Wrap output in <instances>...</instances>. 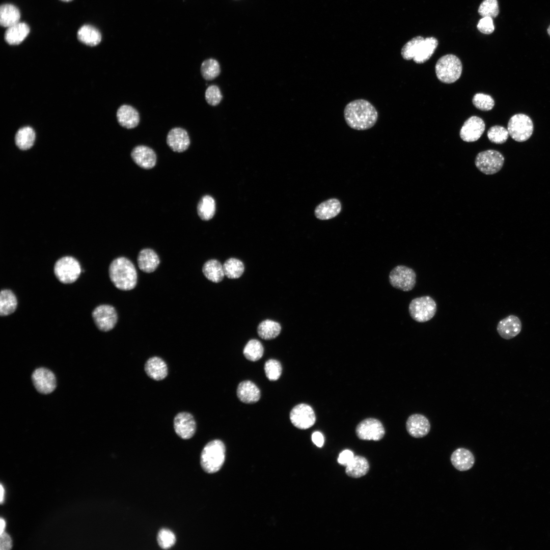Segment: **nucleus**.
I'll return each mask as SVG.
<instances>
[{
	"instance_id": "1",
	"label": "nucleus",
	"mask_w": 550,
	"mask_h": 550,
	"mask_svg": "<svg viewBox=\"0 0 550 550\" xmlns=\"http://www.w3.org/2000/svg\"><path fill=\"white\" fill-rule=\"evenodd\" d=\"M344 117L351 128L365 130L372 127L378 119L375 107L365 99H356L349 102L345 107Z\"/></svg>"
},
{
	"instance_id": "2",
	"label": "nucleus",
	"mask_w": 550,
	"mask_h": 550,
	"mask_svg": "<svg viewBox=\"0 0 550 550\" xmlns=\"http://www.w3.org/2000/svg\"><path fill=\"white\" fill-rule=\"evenodd\" d=\"M109 278L115 286L122 290L133 289L137 283V272L133 263L121 257L114 259L109 267Z\"/></svg>"
},
{
	"instance_id": "3",
	"label": "nucleus",
	"mask_w": 550,
	"mask_h": 550,
	"mask_svg": "<svg viewBox=\"0 0 550 550\" xmlns=\"http://www.w3.org/2000/svg\"><path fill=\"white\" fill-rule=\"evenodd\" d=\"M225 445L221 440L207 443L201 454L200 463L203 470L208 473L218 471L225 461Z\"/></svg>"
},
{
	"instance_id": "4",
	"label": "nucleus",
	"mask_w": 550,
	"mask_h": 550,
	"mask_svg": "<svg viewBox=\"0 0 550 550\" xmlns=\"http://www.w3.org/2000/svg\"><path fill=\"white\" fill-rule=\"evenodd\" d=\"M435 70L437 78L442 82L451 84L461 76L462 65L460 59L452 54L445 55L437 61Z\"/></svg>"
},
{
	"instance_id": "5",
	"label": "nucleus",
	"mask_w": 550,
	"mask_h": 550,
	"mask_svg": "<svg viewBox=\"0 0 550 550\" xmlns=\"http://www.w3.org/2000/svg\"><path fill=\"white\" fill-rule=\"evenodd\" d=\"M436 309V302L429 296L414 298L408 307L410 317L418 322H425L431 319L434 316Z\"/></svg>"
},
{
	"instance_id": "6",
	"label": "nucleus",
	"mask_w": 550,
	"mask_h": 550,
	"mask_svg": "<svg viewBox=\"0 0 550 550\" xmlns=\"http://www.w3.org/2000/svg\"><path fill=\"white\" fill-rule=\"evenodd\" d=\"M533 129L532 120L524 114H517L512 116L507 125L509 135L518 142L528 140L531 136Z\"/></svg>"
},
{
	"instance_id": "7",
	"label": "nucleus",
	"mask_w": 550,
	"mask_h": 550,
	"mask_svg": "<svg viewBox=\"0 0 550 550\" xmlns=\"http://www.w3.org/2000/svg\"><path fill=\"white\" fill-rule=\"evenodd\" d=\"M54 272L58 280L64 284L76 281L81 273L79 262L74 257L65 256L58 260L54 266Z\"/></svg>"
},
{
	"instance_id": "8",
	"label": "nucleus",
	"mask_w": 550,
	"mask_h": 550,
	"mask_svg": "<svg viewBox=\"0 0 550 550\" xmlns=\"http://www.w3.org/2000/svg\"><path fill=\"white\" fill-rule=\"evenodd\" d=\"M504 163V157L499 151L487 150L479 152L476 156L475 164L477 168L486 175L498 172Z\"/></svg>"
},
{
	"instance_id": "9",
	"label": "nucleus",
	"mask_w": 550,
	"mask_h": 550,
	"mask_svg": "<svg viewBox=\"0 0 550 550\" xmlns=\"http://www.w3.org/2000/svg\"><path fill=\"white\" fill-rule=\"evenodd\" d=\"M389 282L394 288L403 291H409L416 283V273L411 268L404 265H397L389 274Z\"/></svg>"
},
{
	"instance_id": "10",
	"label": "nucleus",
	"mask_w": 550,
	"mask_h": 550,
	"mask_svg": "<svg viewBox=\"0 0 550 550\" xmlns=\"http://www.w3.org/2000/svg\"><path fill=\"white\" fill-rule=\"evenodd\" d=\"M92 317L99 329L107 332L115 326L118 316L114 307L108 305H102L95 308L92 312Z\"/></svg>"
},
{
	"instance_id": "11",
	"label": "nucleus",
	"mask_w": 550,
	"mask_h": 550,
	"mask_svg": "<svg viewBox=\"0 0 550 550\" xmlns=\"http://www.w3.org/2000/svg\"><path fill=\"white\" fill-rule=\"evenodd\" d=\"M290 419L295 427L300 429H306L314 424L316 417L313 409L310 406L305 403H301L292 409L290 413Z\"/></svg>"
},
{
	"instance_id": "12",
	"label": "nucleus",
	"mask_w": 550,
	"mask_h": 550,
	"mask_svg": "<svg viewBox=\"0 0 550 550\" xmlns=\"http://www.w3.org/2000/svg\"><path fill=\"white\" fill-rule=\"evenodd\" d=\"M357 436L363 440L379 441L384 435V429L381 423L374 418H368L361 422L356 426Z\"/></svg>"
},
{
	"instance_id": "13",
	"label": "nucleus",
	"mask_w": 550,
	"mask_h": 550,
	"mask_svg": "<svg viewBox=\"0 0 550 550\" xmlns=\"http://www.w3.org/2000/svg\"><path fill=\"white\" fill-rule=\"evenodd\" d=\"M32 379L36 389L41 394H49L56 388L55 375L46 368L36 369L32 374Z\"/></svg>"
},
{
	"instance_id": "14",
	"label": "nucleus",
	"mask_w": 550,
	"mask_h": 550,
	"mask_svg": "<svg viewBox=\"0 0 550 550\" xmlns=\"http://www.w3.org/2000/svg\"><path fill=\"white\" fill-rule=\"evenodd\" d=\"M485 128V123L481 118L472 116L463 123L460 130V136L464 142H475L481 136Z\"/></svg>"
},
{
	"instance_id": "15",
	"label": "nucleus",
	"mask_w": 550,
	"mask_h": 550,
	"mask_svg": "<svg viewBox=\"0 0 550 550\" xmlns=\"http://www.w3.org/2000/svg\"><path fill=\"white\" fill-rule=\"evenodd\" d=\"M174 428L176 433L181 438H191L196 430V423L193 416L187 412H180L174 419Z\"/></svg>"
},
{
	"instance_id": "16",
	"label": "nucleus",
	"mask_w": 550,
	"mask_h": 550,
	"mask_svg": "<svg viewBox=\"0 0 550 550\" xmlns=\"http://www.w3.org/2000/svg\"><path fill=\"white\" fill-rule=\"evenodd\" d=\"M430 423L424 415L415 414L410 415L406 422V428L409 434L415 438L427 435L430 430Z\"/></svg>"
},
{
	"instance_id": "17",
	"label": "nucleus",
	"mask_w": 550,
	"mask_h": 550,
	"mask_svg": "<svg viewBox=\"0 0 550 550\" xmlns=\"http://www.w3.org/2000/svg\"><path fill=\"white\" fill-rule=\"evenodd\" d=\"M521 327L520 319L514 315H510L499 322L497 331L502 338L509 340L517 336Z\"/></svg>"
},
{
	"instance_id": "18",
	"label": "nucleus",
	"mask_w": 550,
	"mask_h": 550,
	"mask_svg": "<svg viewBox=\"0 0 550 550\" xmlns=\"http://www.w3.org/2000/svg\"><path fill=\"white\" fill-rule=\"evenodd\" d=\"M167 143L174 152H182L187 149L190 139L187 131L180 127H175L169 132Z\"/></svg>"
},
{
	"instance_id": "19",
	"label": "nucleus",
	"mask_w": 550,
	"mask_h": 550,
	"mask_svg": "<svg viewBox=\"0 0 550 550\" xmlns=\"http://www.w3.org/2000/svg\"><path fill=\"white\" fill-rule=\"evenodd\" d=\"M134 162L145 169L153 168L156 162L155 153L149 147L140 145L134 147L131 153Z\"/></svg>"
},
{
	"instance_id": "20",
	"label": "nucleus",
	"mask_w": 550,
	"mask_h": 550,
	"mask_svg": "<svg viewBox=\"0 0 550 550\" xmlns=\"http://www.w3.org/2000/svg\"><path fill=\"white\" fill-rule=\"evenodd\" d=\"M117 118L119 124L127 129L136 127L140 122L138 112L132 106L124 104L117 110Z\"/></svg>"
},
{
	"instance_id": "21",
	"label": "nucleus",
	"mask_w": 550,
	"mask_h": 550,
	"mask_svg": "<svg viewBox=\"0 0 550 550\" xmlns=\"http://www.w3.org/2000/svg\"><path fill=\"white\" fill-rule=\"evenodd\" d=\"M145 371L150 378L157 381L164 379L168 375L167 364L158 356L151 357L147 361Z\"/></svg>"
},
{
	"instance_id": "22",
	"label": "nucleus",
	"mask_w": 550,
	"mask_h": 550,
	"mask_svg": "<svg viewBox=\"0 0 550 550\" xmlns=\"http://www.w3.org/2000/svg\"><path fill=\"white\" fill-rule=\"evenodd\" d=\"M454 467L460 471H466L471 469L475 463V458L469 450L459 448L455 450L450 458Z\"/></svg>"
},
{
	"instance_id": "23",
	"label": "nucleus",
	"mask_w": 550,
	"mask_h": 550,
	"mask_svg": "<svg viewBox=\"0 0 550 550\" xmlns=\"http://www.w3.org/2000/svg\"><path fill=\"white\" fill-rule=\"evenodd\" d=\"M237 396L238 399L245 403H254L260 398L261 393L259 389L253 382L245 380L241 382L237 389Z\"/></svg>"
},
{
	"instance_id": "24",
	"label": "nucleus",
	"mask_w": 550,
	"mask_h": 550,
	"mask_svg": "<svg viewBox=\"0 0 550 550\" xmlns=\"http://www.w3.org/2000/svg\"><path fill=\"white\" fill-rule=\"evenodd\" d=\"M341 210V204L337 199H331L318 205L315 210V215L321 220H326L336 216Z\"/></svg>"
},
{
	"instance_id": "25",
	"label": "nucleus",
	"mask_w": 550,
	"mask_h": 550,
	"mask_svg": "<svg viewBox=\"0 0 550 550\" xmlns=\"http://www.w3.org/2000/svg\"><path fill=\"white\" fill-rule=\"evenodd\" d=\"M438 45L437 40L433 37L424 38L419 45L414 61L417 64H422L428 61L432 56Z\"/></svg>"
},
{
	"instance_id": "26",
	"label": "nucleus",
	"mask_w": 550,
	"mask_h": 550,
	"mask_svg": "<svg viewBox=\"0 0 550 550\" xmlns=\"http://www.w3.org/2000/svg\"><path fill=\"white\" fill-rule=\"evenodd\" d=\"M30 31V27L26 23L19 22L7 28L5 33V39L10 45H18L25 39Z\"/></svg>"
},
{
	"instance_id": "27",
	"label": "nucleus",
	"mask_w": 550,
	"mask_h": 550,
	"mask_svg": "<svg viewBox=\"0 0 550 550\" xmlns=\"http://www.w3.org/2000/svg\"><path fill=\"white\" fill-rule=\"evenodd\" d=\"M159 263V257L153 250L145 249L140 252L138 263L140 269L143 271L147 273L154 271Z\"/></svg>"
},
{
	"instance_id": "28",
	"label": "nucleus",
	"mask_w": 550,
	"mask_h": 550,
	"mask_svg": "<svg viewBox=\"0 0 550 550\" xmlns=\"http://www.w3.org/2000/svg\"><path fill=\"white\" fill-rule=\"evenodd\" d=\"M20 18L19 9L14 5L5 4L0 8V23L5 28H9L18 23Z\"/></svg>"
},
{
	"instance_id": "29",
	"label": "nucleus",
	"mask_w": 550,
	"mask_h": 550,
	"mask_svg": "<svg viewBox=\"0 0 550 550\" xmlns=\"http://www.w3.org/2000/svg\"><path fill=\"white\" fill-rule=\"evenodd\" d=\"M369 470L367 460L361 456H354L346 466V474L352 478H358L365 475Z\"/></svg>"
},
{
	"instance_id": "30",
	"label": "nucleus",
	"mask_w": 550,
	"mask_h": 550,
	"mask_svg": "<svg viewBox=\"0 0 550 550\" xmlns=\"http://www.w3.org/2000/svg\"><path fill=\"white\" fill-rule=\"evenodd\" d=\"M77 38L82 43L94 46L101 42V35L99 31L94 26L84 25L78 30Z\"/></svg>"
},
{
	"instance_id": "31",
	"label": "nucleus",
	"mask_w": 550,
	"mask_h": 550,
	"mask_svg": "<svg viewBox=\"0 0 550 550\" xmlns=\"http://www.w3.org/2000/svg\"><path fill=\"white\" fill-rule=\"evenodd\" d=\"M202 271L206 278L214 283L222 281L225 273L223 266L215 259H211L205 263Z\"/></svg>"
},
{
	"instance_id": "32",
	"label": "nucleus",
	"mask_w": 550,
	"mask_h": 550,
	"mask_svg": "<svg viewBox=\"0 0 550 550\" xmlns=\"http://www.w3.org/2000/svg\"><path fill=\"white\" fill-rule=\"evenodd\" d=\"M17 300L15 295L9 289L2 290L0 293V315L6 316L16 310Z\"/></svg>"
},
{
	"instance_id": "33",
	"label": "nucleus",
	"mask_w": 550,
	"mask_h": 550,
	"mask_svg": "<svg viewBox=\"0 0 550 550\" xmlns=\"http://www.w3.org/2000/svg\"><path fill=\"white\" fill-rule=\"evenodd\" d=\"M281 331L280 324L269 319L262 321L257 327V332L259 337L266 340L276 338L279 336Z\"/></svg>"
},
{
	"instance_id": "34",
	"label": "nucleus",
	"mask_w": 550,
	"mask_h": 550,
	"mask_svg": "<svg viewBox=\"0 0 550 550\" xmlns=\"http://www.w3.org/2000/svg\"><path fill=\"white\" fill-rule=\"evenodd\" d=\"M15 143L21 150L30 149L34 144L35 133L32 128L26 126L18 130L15 135Z\"/></svg>"
},
{
	"instance_id": "35",
	"label": "nucleus",
	"mask_w": 550,
	"mask_h": 550,
	"mask_svg": "<svg viewBox=\"0 0 550 550\" xmlns=\"http://www.w3.org/2000/svg\"><path fill=\"white\" fill-rule=\"evenodd\" d=\"M197 211L202 219H211L215 212V203L213 198L209 195L203 197L198 203Z\"/></svg>"
},
{
	"instance_id": "36",
	"label": "nucleus",
	"mask_w": 550,
	"mask_h": 550,
	"mask_svg": "<svg viewBox=\"0 0 550 550\" xmlns=\"http://www.w3.org/2000/svg\"><path fill=\"white\" fill-rule=\"evenodd\" d=\"M223 266L225 275L229 279L239 278L242 276L244 270L243 262L236 258L228 259Z\"/></svg>"
},
{
	"instance_id": "37",
	"label": "nucleus",
	"mask_w": 550,
	"mask_h": 550,
	"mask_svg": "<svg viewBox=\"0 0 550 550\" xmlns=\"http://www.w3.org/2000/svg\"><path fill=\"white\" fill-rule=\"evenodd\" d=\"M264 348L261 342L256 339L250 340L243 349V354L245 358L253 362L260 359L263 356Z\"/></svg>"
},
{
	"instance_id": "38",
	"label": "nucleus",
	"mask_w": 550,
	"mask_h": 550,
	"mask_svg": "<svg viewBox=\"0 0 550 550\" xmlns=\"http://www.w3.org/2000/svg\"><path fill=\"white\" fill-rule=\"evenodd\" d=\"M221 72L218 62L213 59L205 60L201 66V72L203 78L211 80L217 77Z\"/></svg>"
},
{
	"instance_id": "39",
	"label": "nucleus",
	"mask_w": 550,
	"mask_h": 550,
	"mask_svg": "<svg viewBox=\"0 0 550 550\" xmlns=\"http://www.w3.org/2000/svg\"><path fill=\"white\" fill-rule=\"evenodd\" d=\"M489 140L494 144H501L505 143L509 136L507 129L500 125L491 127L487 131Z\"/></svg>"
},
{
	"instance_id": "40",
	"label": "nucleus",
	"mask_w": 550,
	"mask_h": 550,
	"mask_svg": "<svg viewBox=\"0 0 550 550\" xmlns=\"http://www.w3.org/2000/svg\"><path fill=\"white\" fill-rule=\"evenodd\" d=\"M478 13L483 17H496L499 13V8L497 0H484L480 4L478 8Z\"/></svg>"
},
{
	"instance_id": "41",
	"label": "nucleus",
	"mask_w": 550,
	"mask_h": 550,
	"mask_svg": "<svg viewBox=\"0 0 550 550\" xmlns=\"http://www.w3.org/2000/svg\"><path fill=\"white\" fill-rule=\"evenodd\" d=\"M473 104L478 109L488 111L494 105V101L491 96L484 93H476L472 99Z\"/></svg>"
},
{
	"instance_id": "42",
	"label": "nucleus",
	"mask_w": 550,
	"mask_h": 550,
	"mask_svg": "<svg viewBox=\"0 0 550 550\" xmlns=\"http://www.w3.org/2000/svg\"><path fill=\"white\" fill-rule=\"evenodd\" d=\"M264 368L267 378L270 381L278 380L282 374V365L276 360L270 359L266 361Z\"/></svg>"
},
{
	"instance_id": "43",
	"label": "nucleus",
	"mask_w": 550,
	"mask_h": 550,
	"mask_svg": "<svg viewBox=\"0 0 550 550\" xmlns=\"http://www.w3.org/2000/svg\"><path fill=\"white\" fill-rule=\"evenodd\" d=\"M424 38L422 36H417L408 41L402 48L401 54L406 60L413 59L417 49Z\"/></svg>"
},
{
	"instance_id": "44",
	"label": "nucleus",
	"mask_w": 550,
	"mask_h": 550,
	"mask_svg": "<svg viewBox=\"0 0 550 550\" xmlns=\"http://www.w3.org/2000/svg\"><path fill=\"white\" fill-rule=\"evenodd\" d=\"M157 540L159 546L162 549H169L176 542L174 533L167 529H161L157 535Z\"/></svg>"
},
{
	"instance_id": "45",
	"label": "nucleus",
	"mask_w": 550,
	"mask_h": 550,
	"mask_svg": "<svg viewBox=\"0 0 550 550\" xmlns=\"http://www.w3.org/2000/svg\"><path fill=\"white\" fill-rule=\"evenodd\" d=\"M205 96L207 102L212 106L218 105L223 97L219 88L215 85H211L207 88Z\"/></svg>"
},
{
	"instance_id": "46",
	"label": "nucleus",
	"mask_w": 550,
	"mask_h": 550,
	"mask_svg": "<svg viewBox=\"0 0 550 550\" xmlns=\"http://www.w3.org/2000/svg\"><path fill=\"white\" fill-rule=\"evenodd\" d=\"M477 28L483 34H491L494 30L492 18L489 17H482L478 21Z\"/></svg>"
},
{
	"instance_id": "47",
	"label": "nucleus",
	"mask_w": 550,
	"mask_h": 550,
	"mask_svg": "<svg viewBox=\"0 0 550 550\" xmlns=\"http://www.w3.org/2000/svg\"><path fill=\"white\" fill-rule=\"evenodd\" d=\"M353 453L349 450H345L341 452L338 457V462L339 464L346 466L354 457Z\"/></svg>"
},
{
	"instance_id": "48",
	"label": "nucleus",
	"mask_w": 550,
	"mask_h": 550,
	"mask_svg": "<svg viewBox=\"0 0 550 550\" xmlns=\"http://www.w3.org/2000/svg\"><path fill=\"white\" fill-rule=\"evenodd\" d=\"M1 549L8 550L12 547V540L10 536L4 532L1 535Z\"/></svg>"
},
{
	"instance_id": "49",
	"label": "nucleus",
	"mask_w": 550,
	"mask_h": 550,
	"mask_svg": "<svg viewBox=\"0 0 550 550\" xmlns=\"http://www.w3.org/2000/svg\"><path fill=\"white\" fill-rule=\"evenodd\" d=\"M312 440L313 443L318 447H322L323 445L324 437L322 434L319 431L313 433Z\"/></svg>"
},
{
	"instance_id": "50",
	"label": "nucleus",
	"mask_w": 550,
	"mask_h": 550,
	"mask_svg": "<svg viewBox=\"0 0 550 550\" xmlns=\"http://www.w3.org/2000/svg\"><path fill=\"white\" fill-rule=\"evenodd\" d=\"M5 527H6L5 521L3 518H1V530H0V534H1V535H2L4 532Z\"/></svg>"
},
{
	"instance_id": "51",
	"label": "nucleus",
	"mask_w": 550,
	"mask_h": 550,
	"mask_svg": "<svg viewBox=\"0 0 550 550\" xmlns=\"http://www.w3.org/2000/svg\"><path fill=\"white\" fill-rule=\"evenodd\" d=\"M4 493L5 490L2 484H1V503H2L4 499Z\"/></svg>"
},
{
	"instance_id": "52",
	"label": "nucleus",
	"mask_w": 550,
	"mask_h": 550,
	"mask_svg": "<svg viewBox=\"0 0 550 550\" xmlns=\"http://www.w3.org/2000/svg\"><path fill=\"white\" fill-rule=\"evenodd\" d=\"M547 33H548V35H549V36H550V25H549V26H548V29H547Z\"/></svg>"
},
{
	"instance_id": "53",
	"label": "nucleus",
	"mask_w": 550,
	"mask_h": 550,
	"mask_svg": "<svg viewBox=\"0 0 550 550\" xmlns=\"http://www.w3.org/2000/svg\"><path fill=\"white\" fill-rule=\"evenodd\" d=\"M61 1H63V2H68L71 1L72 0H61Z\"/></svg>"
}]
</instances>
